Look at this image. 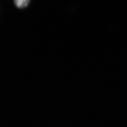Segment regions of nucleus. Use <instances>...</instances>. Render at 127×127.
Instances as JSON below:
<instances>
[{"label": "nucleus", "instance_id": "nucleus-1", "mask_svg": "<svg viewBox=\"0 0 127 127\" xmlns=\"http://www.w3.org/2000/svg\"><path fill=\"white\" fill-rule=\"evenodd\" d=\"M28 0V1H30V0Z\"/></svg>", "mask_w": 127, "mask_h": 127}]
</instances>
